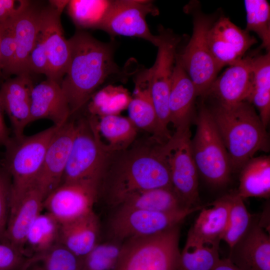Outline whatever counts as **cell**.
Returning <instances> with one entry per match:
<instances>
[{
  "label": "cell",
  "mask_w": 270,
  "mask_h": 270,
  "mask_svg": "<svg viewBox=\"0 0 270 270\" xmlns=\"http://www.w3.org/2000/svg\"><path fill=\"white\" fill-rule=\"evenodd\" d=\"M207 40L220 70L243 58L247 50L257 42L248 32L241 29L224 16L214 22L208 32Z\"/></svg>",
  "instance_id": "14"
},
{
  "label": "cell",
  "mask_w": 270,
  "mask_h": 270,
  "mask_svg": "<svg viewBox=\"0 0 270 270\" xmlns=\"http://www.w3.org/2000/svg\"><path fill=\"white\" fill-rule=\"evenodd\" d=\"M60 126H52L30 136L10 138L6 148L3 166L11 178L10 213L35 184L48 146Z\"/></svg>",
  "instance_id": "4"
},
{
  "label": "cell",
  "mask_w": 270,
  "mask_h": 270,
  "mask_svg": "<svg viewBox=\"0 0 270 270\" xmlns=\"http://www.w3.org/2000/svg\"><path fill=\"white\" fill-rule=\"evenodd\" d=\"M4 110L0 102V146H4L10 138L4 118Z\"/></svg>",
  "instance_id": "44"
},
{
  "label": "cell",
  "mask_w": 270,
  "mask_h": 270,
  "mask_svg": "<svg viewBox=\"0 0 270 270\" xmlns=\"http://www.w3.org/2000/svg\"><path fill=\"white\" fill-rule=\"evenodd\" d=\"M1 68H0V74H1Z\"/></svg>",
  "instance_id": "47"
},
{
  "label": "cell",
  "mask_w": 270,
  "mask_h": 270,
  "mask_svg": "<svg viewBox=\"0 0 270 270\" xmlns=\"http://www.w3.org/2000/svg\"><path fill=\"white\" fill-rule=\"evenodd\" d=\"M37 262L42 264L44 270H83V258L60 243L43 252L33 254L24 261L22 268L26 270Z\"/></svg>",
  "instance_id": "34"
},
{
  "label": "cell",
  "mask_w": 270,
  "mask_h": 270,
  "mask_svg": "<svg viewBox=\"0 0 270 270\" xmlns=\"http://www.w3.org/2000/svg\"><path fill=\"white\" fill-rule=\"evenodd\" d=\"M100 223L92 211L60 224L59 242L78 256L84 258L98 243Z\"/></svg>",
  "instance_id": "27"
},
{
  "label": "cell",
  "mask_w": 270,
  "mask_h": 270,
  "mask_svg": "<svg viewBox=\"0 0 270 270\" xmlns=\"http://www.w3.org/2000/svg\"><path fill=\"white\" fill-rule=\"evenodd\" d=\"M122 244L113 240L98 242L83 258V270H116L120 259Z\"/></svg>",
  "instance_id": "38"
},
{
  "label": "cell",
  "mask_w": 270,
  "mask_h": 270,
  "mask_svg": "<svg viewBox=\"0 0 270 270\" xmlns=\"http://www.w3.org/2000/svg\"><path fill=\"white\" fill-rule=\"evenodd\" d=\"M160 42L154 64L152 66L150 92L155 108L158 133L162 137L170 135L168 126L170 123L168 100L176 48L180 42L171 30L160 29Z\"/></svg>",
  "instance_id": "11"
},
{
  "label": "cell",
  "mask_w": 270,
  "mask_h": 270,
  "mask_svg": "<svg viewBox=\"0 0 270 270\" xmlns=\"http://www.w3.org/2000/svg\"><path fill=\"white\" fill-rule=\"evenodd\" d=\"M231 204L230 194L204 206L188 232L186 241L218 247L226 230Z\"/></svg>",
  "instance_id": "20"
},
{
  "label": "cell",
  "mask_w": 270,
  "mask_h": 270,
  "mask_svg": "<svg viewBox=\"0 0 270 270\" xmlns=\"http://www.w3.org/2000/svg\"><path fill=\"white\" fill-rule=\"evenodd\" d=\"M48 62L44 40L40 31L36 44L30 54L28 68L30 74H47Z\"/></svg>",
  "instance_id": "41"
},
{
  "label": "cell",
  "mask_w": 270,
  "mask_h": 270,
  "mask_svg": "<svg viewBox=\"0 0 270 270\" xmlns=\"http://www.w3.org/2000/svg\"><path fill=\"white\" fill-rule=\"evenodd\" d=\"M44 200L43 194L34 185L9 214L4 238L7 244L23 254L28 234L34 220L41 213Z\"/></svg>",
  "instance_id": "23"
},
{
  "label": "cell",
  "mask_w": 270,
  "mask_h": 270,
  "mask_svg": "<svg viewBox=\"0 0 270 270\" xmlns=\"http://www.w3.org/2000/svg\"><path fill=\"white\" fill-rule=\"evenodd\" d=\"M236 193L243 200L248 198H268L270 196V157H253L240 170Z\"/></svg>",
  "instance_id": "28"
},
{
  "label": "cell",
  "mask_w": 270,
  "mask_h": 270,
  "mask_svg": "<svg viewBox=\"0 0 270 270\" xmlns=\"http://www.w3.org/2000/svg\"><path fill=\"white\" fill-rule=\"evenodd\" d=\"M228 258L241 270H270V236L258 222L252 221Z\"/></svg>",
  "instance_id": "19"
},
{
  "label": "cell",
  "mask_w": 270,
  "mask_h": 270,
  "mask_svg": "<svg viewBox=\"0 0 270 270\" xmlns=\"http://www.w3.org/2000/svg\"><path fill=\"white\" fill-rule=\"evenodd\" d=\"M70 57L60 84L71 115L87 104L108 78L120 70L114 60V45L100 42L88 33L77 31L68 39Z\"/></svg>",
  "instance_id": "2"
},
{
  "label": "cell",
  "mask_w": 270,
  "mask_h": 270,
  "mask_svg": "<svg viewBox=\"0 0 270 270\" xmlns=\"http://www.w3.org/2000/svg\"><path fill=\"white\" fill-rule=\"evenodd\" d=\"M69 0H50V4L62 12Z\"/></svg>",
  "instance_id": "46"
},
{
  "label": "cell",
  "mask_w": 270,
  "mask_h": 270,
  "mask_svg": "<svg viewBox=\"0 0 270 270\" xmlns=\"http://www.w3.org/2000/svg\"><path fill=\"white\" fill-rule=\"evenodd\" d=\"M11 178L3 166H0V238H4L9 214Z\"/></svg>",
  "instance_id": "40"
},
{
  "label": "cell",
  "mask_w": 270,
  "mask_h": 270,
  "mask_svg": "<svg viewBox=\"0 0 270 270\" xmlns=\"http://www.w3.org/2000/svg\"><path fill=\"white\" fill-rule=\"evenodd\" d=\"M246 102L256 108L267 128L270 120V51L254 56L252 85Z\"/></svg>",
  "instance_id": "29"
},
{
  "label": "cell",
  "mask_w": 270,
  "mask_h": 270,
  "mask_svg": "<svg viewBox=\"0 0 270 270\" xmlns=\"http://www.w3.org/2000/svg\"><path fill=\"white\" fill-rule=\"evenodd\" d=\"M71 116L67 99L60 85L46 79L34 86L32 92L30 122L40 119L61 126Z\"/></svg>",
  "instance_id": "21"
},
{
  "label": "cell",
  "mask_w": 270,
  "mask_h": 270,
  "mask_svg": "<svg viewBox=\"0 0 270 270\" xmlns=\"http://www.w3.org/2000/svg\"><path fill=\"white\" fill-rule=\"evenodd\" d=\"M60 224L50 214H40L28 234L25 246H28L34 254L46 250L60 243ZM25 253V252H24Z\"/></svg>",
  "instance_id": "33"
},
{
  "label": "cell",
  "mask_w": 270,
  "mask_h": 270,
  "mask_svg": "<svg viewBox=\"0 0 270 270\" xmlns=\"http://www.w3.org/2000/svg\"><path fill=\"white\" fill-rule=\"evenodd\" d=\"M62 12L50 6L42 9L40 32L47 52L48 68L46 79L60 85L66 72L70 48L60 22Z\"/></svg>",
  "instance_id": "16"
},
{
  "label": "cell",
  "mask_w": 270,
  "mask_h": 270,
  "mask_svg": "<svg viewBox=\"0 0 270 270\" xmlns=\"http://www.w3.org/2000/svg\"><path fill=\"white\" fill-rule=\"evenodd\" d=\"M246 30L253 32L262 41L261 47L270 50V6L266 0H245Z\"/></svg>",
  "instance_id": "37"
},
{
  "label": "cell",
  "mask_w": 270,
  "mask_h": 270,
  "mask_svg": "<svg viewBox=\"0 0 270 270\" xmlns=\"http://www.w3.org/2000/svg\"><path fill=\"white\" fill-rule=\"evenodd\" d=\"M254 58L243 57L228 66L215 79L204 96H213L218 104L224 106L246 102L252 85Z\"/></svg>",
  "instance_id": "17"
},
{
  "label": "cell",
  "mask_w": 270,
  "mask_h": 270,
  "mask_svg": "<svg viewBox=\"0 0 270 270\" xmlns=\"http://www.w3.org/2000/svg\"><path fill=\"white\" fill-rule=\"evenodd\" d=\"M231 204L228 222L222 240L230 249L246 234L252 222V216L248 210L244 200L236 192L230 194Z\"/></svg>",
  "instance_id": "36"
},
{
  "label": "cell",
  "mask_w": 270,
  "mask_h": 270,
  "mask_svg": "<svg viewBox=\"0 0 270 270\" xmlns=\"http://www.w3.org/2000/svg\"><path fill=\"white\" fill-rule=\"evenodd\" d=\"M76 122L59 127L46 150L35 186L45 198L62 183L76 133Z\"/></svg>",
  "instance_id": "15"
},
{
  "label": "cell",
  "mask_w": 270,
  "mask_h": 270,
  "mask_svg": "<svg viewBox=\"0 0 270 270\" xmlns=\"http://www.w3.org/2000/svg\"><path fill=\"white\" fill-rule=\"evenodd\" d=\"M190 6L187 10L192 14V36L182 53L176 56L194 83L198 96H204L220 70L207 40L208 32L214 20L196 5Z\"/></svg>",
  "instance_id": "7"
},
{
  "label": "cell",
  "mask_w": 270,
  "mask_h": 270,
  "mask_svg": "<svg viewBox=\"0 0 270 270\" xmlns=\"http://www.w3.org/2000/svg\"><path fill=\"white\" fill-rule=\"evenodd\" d=\"M113 2L106 0H69L68 10L80 28L99 29Z\"/></svg>",
  "instance_id": "32"
},
{
  "label": "cell",
  "mask_w": 270,
  "mask_h": 270,
  "mask_svg": "<svg viewBox=\"0 0 270 270\" xmlns=\"http://www.w3.org/2000/svg\"><path fill=\"white\" fill-rule=\"evenodd\" d=\"M30 3L26 0H0V24L16 18Z\"/></svg>",
  "instance_id": "43"
},
{
  "label": "cell",
  "mask_w": 270,
  "mask_h": 270,
  "mask_svg": "<svg viewBox=\"0 0 270 270\" xmlns=\"http://www.w3.org/2000/svg\"><path fill=\"white\" fill-rule=\"evenodd\" d=\"M157 13L158 10L151 1L114 0L99 30L112 36L141 38L158 47L160 42V36L151 32L146 20L148 14Z\"/></svg>",
  "instance_id": "12"
},
{
  "label": "cell",
  "mask_w": 270,
  "mask_h": 270,
  "mask_svg": "<svg viewBox=\"0 0 270 270\" xmlns=\"http://www.w3.org/2000/svg\"><path fill=\"white\" fill-rule=\"evenodd\" d=\"M131 99L132 95L122 86L108 85L91 96L87 103L88 112L97 118L120 115L127 110Z\"/></svg>",
  "instance_id": "31"
},
{
  "label": "cell",
  "mask_w": 270,
  "mask_h": 270,
  "mask_svg": "<svg viewBox=\"0 0 270 270\" xmlns=\"http://www.w3.org/2000/svg\"><path fill=\"white\" fill-rule=\"evenodd\" d=\"M88 118L99 142L109 154L123 150L135 141L138 128L128 117L90 115Z\"/></svg>",
  "instance_id": "25"
},
{
  "label": "cell",
  "mask_w": 270,
  "mask_h": 270,
  "mask_svg": "<svg viewBox=\"0 0 270 270\" xmlns=\"http://www.w3.org/2000/svg\"><path fill=\"white\" fill-rule=\"evenodd\" d=\"M118 206L159 212H171L187 208L172 188L134 193L125 198Z\"/></svg>",
  "instance_id": "30"
},
{
  "label": "cell",
  "mask_w": 270,
  "mask_h": 270,
  "mask_svg": "<svg viewBox=\"0 0 270 270\" xmlns=\"http://www.w3.org/2000/svg\"><path fill=\"white\" fill-rule=\"evenodd\" d=\"M196 96V87L176 55L168 100L170 123L176 131L190 128Z\"/></svg>",
  "instance_id": "22"
},
{
  "label": "cell",
  "mask_w": 270,
  "mask_h": 270,
  "mask_svg": "<svg viewBox=\"0 0 270 270\" xmlns=\"http://www.w3.org/2000/svg\"><path fill=\"white\" fill-rule=\"evenodd\" d=\"M212 270H241L228 258H220Z\"/></svg>",
  "instance_id": "45"
},
{
  "label": "cell",
  "mask_w": 270,
  "mask_h": 270,
  "mask_svg": "<svg viewBox=\"0 0 270 270\" xmlns=\"http://www.w3.org/2000/svg\"><path fill=\"white\" fill-rule=\"evenodd\" d=\"M100 184L91 181L65 182L44 200V208L60 224L93 211Z\"/></svg>",
  "instance_id": "13"
},
{
  "label": "cell",
  "mask_w": 270,
  "mask_h": 270,
  "mask_svg": "<svg viewBox=\"0 0 270 270\" xmlns=\"http://www.w3.org/2000/svg\"><path fill=\"white\" fill-rule=\"evenodd\" d=\"M34 85L30 74L7 80L0 88V102L12 126L14 136L24 135L30 124L32 92Z\"/></svg>",
  "instance_id": "18"
},
{
  "label": "cell",
  "mask_w": 270,
  "mask_h": 270,
  "mask_svg": "<svg viewBox=\"0 0 270 270\" xmlns=\"http://www.w3.org/2000/svg\"><path fill=\"white\" fill-rule=\"evenodd\" d=\"M196 122L190 146L198 174L212 186H224L232 172L230 161L210 110L204 104L200 108Z\"/></svg>",
  "instance_id": "5"
},
{
  "label": "cell",
  "mask_w": 270,
  "mask_h": 270,
  "mask_svg": "<svg viewBox=\"0 0 270 270\" xmlns=\"http://www.w3.org/2000/svg\"><path fill=\"white\" fill-rule=\"evenodd\" d=\"M203 206H199L171 212L118 207L109 224L112 240L123 243L131 238L160 233L179 225L187 216Z\"/></svg>",
  "instance_id": "9"
},
{
  "label": "cell",
  "mask_w": 270,
  "mask_h": 270,
  "mask_svg": "<svg viewBox=\"0 0 270 270\" xmlns=\"http://www.w3.org/2000/svg\"><path fill=\"white\" fill-rule=\"evenodd\" d=\"M190 128L176 131L162 144L170 174L172 187L187 208L198 204V172L191 150Z\"/></svg>",
  "instance_id": "8"
},
{
  "label": "cell",
  "mask_w": 270,
  "mask_h": 270,
  "mask_svg": "<svg viewBox=\"0 0 270 270\" xmlns=\"http://www.w3.org/2000/svg\"><path fill=\"white\" fill-rule=\"evenodd\" d=\"M220 260L219 247L186 240L178 270H212Z\"/></svg>",
  "instance_id": "35"
},
{
  "label": "cell",
  "mask_w": 270,
  "mask_h": 270,
  "mask_svg": "<svg viewBox=\"0 0 270 270\" xmlns=\"http://www.w3.org/2000/svg\"><path fill=\"white\" fill-rule=\"evenodd\" d=\"M162 144L152 137L110 155L100 184L111 204L118 206L135 192L172 188Z\"/></svg>",
  "instance_id": "1"
},
{
  "label": "cell",
  "mask_w": 270,
  "mask_h": 270,
  "mask_svg": "<svg viewBox=\"0 0 270 270\" xmlns=\"http://www.w3.org/2000/svg\"><path fill=\"white\" fill-rule=\"evenodd\" d=\"M152 68L144 70L136 74L134 88L128 107V118L137 128L148 132L156 140L158 120L151 92Z\"/></svg>",
  "instance_id": "26"
},
{
  "label": "cell",
  "mask_w": 270,
  "mask_h": 270,
  "mask_svg": "<svg viewBox=\"0 0 270 270\" xmlns=\"http://www.w3.org/2000/svg\"><path fill=\"white\" fill-rule=\"evenodd\" d=\"M23 254L8 244H0V270H16L24 261Z\"/></svg>",
  "instance_id": "42"
},
{
  "label": "cell",
  "mask_w": 270,
  "mask_h": 270,
  "mask_svg": "<svg viewBox=\"0 0 270 270\" xmlns=\"http://www.w3.org/2000/svg\"><path fill=\"white\" fill-rule=\"evenodd\" d=\"M76 133L62 182L91 181L100 184L111 154L99 142L88 118L76 122Z\"/></svg>",
  "instance_id": "10"
},
{
  "label": "cell",
  "mask_w": 270,
  "mask_h": 270,
  "mask_svg": "<svg viewBox=\"0 0 270 270\" xmlns=\"http://www.w3.org/2000/svg\"><path fill=\"white\" fill-rule=\"evenodd\" d=\"M14 20L0 24V64L1 72L5 76H9L16 53V44L13 26Z\"/></svg>",
  "instance_id": "39"
},
{
  "label": "cell",
  "mask_w": 270,
  "mask_h": 270,
  "mask_svg": "<svg viewBox=\"0 0 270 270\" xmlns=\"http://www.w3.org/2000/svg\"><path fill=\"white\" fill-rule=\"evenodd\" d=\"M42 9L32 4L14 20L16 48L10 75L30 74L28 61L36 44L40 28Z\"/></svg>",
  "instance_id": "24"
},
{
  "label": "cell",
  "mask_w": 270,
  "mask_h": 270,
  "mask_svg": "<svg viewBox=\"0 0 270 270\" xmlns=\"http://www.w3.org/2000/svg\"><path fill=\"white\" fill-rule=\"evenodd\" d=\"M180 236L178 225L154 235L124 242L116 270H178Z\"/></svg>",
  "instance_id": "6"
},
{
  "label": "cell",
  "mask_w": 270,
  "mask_h": 270,
  "mask_svg": "<svg viewBox=\"0 0 270 270\" xmlns=\"http://www.w3.org/2000/svg\"><path fill=\"white\" fill-rule=\"evenodd\" d=\"M210 110L232 171L240 170L258 152L269 151L266 128L252 104L248 102L230 106L218 104Z\"/></svg>",
  "instance_id": "3"
}]
</instances>
